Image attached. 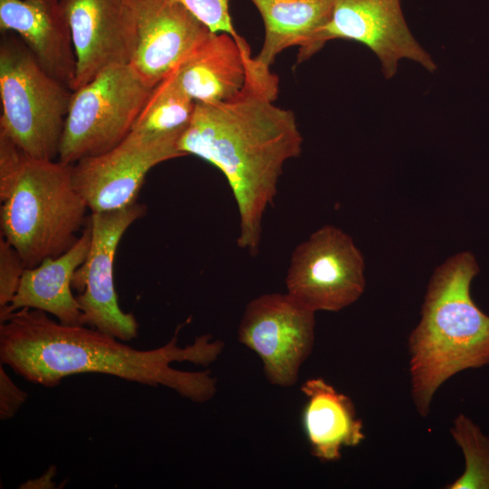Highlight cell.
Instances as JSON below:
<instances>
[{
    "label": "cell",
    "mask_w": 489,
    "mask_h": 489,
    "mask_svg": "<svg viewBox=\"0 0 489 489\" xmlns=\"http://www.w3.org/2000/svg\"><path fill=\"white\" fill-rule=\"evenodd\" d=\"M182 325L164 346L141 350L86 325H67L47 312L22 308L0 320V360L27 381L52 388L69 376L101 373L149 386H164L195 402L216 393L207 370L183 371L170 364L189 361L207 366L223 349L207 334L186 347L177 345Z\"/></svg>",
    "instance_id": "6da1fadb"
},
{
    "label": "cell",
    "mask_w": 489,
    "mask_h": 489,
    "mask_svg": "<svg viewBox=\"0 0 489 489\" xmlns=\"http://www.w3.org/2000/svg\"><path fill=\"white\" fill-rule=\"evenodd\" d=\"M278 78L249 67L245 84L231 100L196 102L177 145L218 168L235 197L240 233L237 244L259 251L262 220L273 202L284 163L302 152L294 113L276 106Z\"/></svg>",
    "instance_id": "7a4b0ae2"
},
{
    "label": "cell",
    "mask_w": 489,
    "mask_h": 489,
    "mask_svg": "<svg viewBox=\"0 0 489 489\" xmlns=\"http://www.w3.org/2000/svg\"><path fill=\"white\" fill-rule=\"evenodd\" d=\"M478 272L474 254L460 252L438 266L428 283L421 319L408 340L411 395L422 417L446 379L489 364V316L470 293Z\"/></svg>",
    "instance_id": "3957f363"
},
{
    "label": "cell",
    "mask_w": 489,
    "mask_h": 489,
    "mask_svg": "<svg viewBox=\"0 0 489 489\" xmlns=\"http://www.w3.org/2000/svg\"><path fill=\"white\" fill-rule=\"evenodd\" d=\"M87 209L73 184L72 165L24 153L14 188L1 206V236L26 268L34 267L78 241Z\"/></svg>",
    "instance_id": "277c9868"
},
{
    "label": "cell",
    "mask_w": 489,
    "mask_h": 489,
    "mask_svg": "<svg viewBox=\"0 0 489 489\" xmlns=\"http://www.w3.org/2000/svg\"><path fill=\"white\" fill-rule=\"evenodd\" d=\"M72 91L51 76L27 46L5 35L0 44V132L29 157L54 160Z\"/></svg>",
    "instance_id": "5b68a950"
},
{
    "label": "cell",
    "mask_w": 489,
    "mask_h": 489,
    "mask_svg": "<svg viewBox=\"0 0 489 489\" xmlns=\"http://www.w3.org/2000/svg\"><path fill=\"white\" fill-rule=\"evenodd\" d=\"M152 89L126 64L110 67L72 91L58 160L72 165L120 143L132 130Z\"/></svg>",
    "instance_id": "8992f818"
},
{
    "label": "cell",
    "mask_w": 489,
    "mask_h": 489,
    "mask_svg": "<svg viewBox=\"0 0 489 489\" xmlns=\"http://www.w3.org/2000/svg\"><path fill=\"white\" fill-rule=\"evenodd\" d=\"M365 262L352 238L326 225L292 252L287 292L313 312H339L355 302L366 285Z\"/></svg>",
    "instance_id": "52a82bcc"
},
{
    "label": "cell",
    "mask_w": 489,
    "mask_h": 489,
    "mask_svg": "<svg viewBox=\"0 0 489 489\" xmlns=\"http://www.w3.org/2000/svg\"><path fill=\"white\" fill-rule=\"evenodd\" d=\"M182 132L149 134L131 130L113 149L72 164L74 187L91 213L115 211L135 204L152 168L186 156L177 145Z\"/></svg>",
    "instance_id": "ba28073f"
},
{
    "label": "cell",
    "mask_w": 489,
    "mask_h": 489,
    "mask_svg": "<svg viewBox=\"0 0 489 489\" xmlns=\"http://www.w3.org/2000/svg\"><path fill=\"white\" fill-rule=\"evenodd\" d=\"M146 212L147 206L136 202L115 211L91 213L90 250L72 278V287L81 292L76 298L83 324L122 341L137 337L139 324L132 313L124 312L119 305L114 257L123 234Z\"/></svg>",
    "instance_id": "9c48e42d"
},
{
    "label": "cell",
    "mask_w": 489,
    "mask_h": 489,
    "mask_svg": "<svg viewBox=\"0 0 489 489\" xmlns=\"http://www.w3.org/2000/svg\"><path fill=\"white\" fill-rule=\"evenodd\" d=\"M315 312L288 292L267 293L245 307L239 341L259 355L268 380L290 387L314 342Z\"/></svg>",
    "instance_id": "30bf717a"
},
{
    "label": "cell",
    "mask_w": 489,
    "mask_h": 489,
    "mask_svg": "<svg viewBox=\"0 0 489 489\" xmlns=\"http://www.w3.org/2000/svg\"><path fill=\"white\" fill-rule=\"evenodd\" d=\"M346 39L363 43L379 58L385 78L398 71V62L409 59L434 72L436 65L412 35L400 0H333L327 24L307 48L298 53L302 62L330 40Z\"/></svg>",
    "instance_id": "8fae6325"
},
{
    "label": "cell",
    "mask_w": 489,
    "mask_h": 489,
    "mask_svg": "<svg viewBox=\"0 0 489 489\" xmlns=\"http://www.w3.org/2000/svg\"><path fill=\"white\" fill-rule=\"evenodd\" d=\"M61 4L75 54L72 91L110 67L130 64L138 33L129 0H61Z\"/></svg>",
    "instance_id": "7c38bea8"
},
{
    "label": "cell",
    "mask_w": 489,
    "mask_h": 489,
    "mask_svg": "<svg viewBox=\"0 0 489 489\" xmlns=\"http://www.w3.org/2000/svg\"><path fill=\"white\" fill-rule=\"evenodd\" d=\"M138 43L130 62L154 88L212 33L178 0H129Z\"/></svg>",
    "instance_id": "4fadbf2b"
},
{
    "label": "cell",
    "mask_w": 489,
    "mask_h": 489,
    "mask_svg": "<svg viewBox=\"0 0 489 489\" xmlns=\"http://www.w3.org/2000/svg\"><path fill=\"white\" fill-rule=\"evenodd\" d=\"M0 29L19 34L43 70L71 89L75 54L61 0H0Z\"/></svg>",
    "instance_id": "5bb4252c"
},
{
    "label": "cell",
    "mask_w": 489,
    "mask_h": 489,
    "mask_svg": "<svg viewBox=\"0 0 489 489\" xmlns=\"http://www.w3.org/2000/svg\"><path fill=\"white\" fill-rule=\"evenodd\" d=\"M253 58L245 41L212 32L178 65L177 79L196 102H223L242 91Z\"/></svg>",
    "instance_id": "9a60e30c"
},
{
    "label": "cell",
    "mask_w": 489,
    "mask_h": 489,
    "mask_svg": "<svg viewBox=\"0 0 489 489\" xmlns=\"http://www.w3.org/2000/svg\"><path fill=\"white\" fill-rule=\"evenodd\" d=\"M91 239L88 224L67 252L46 258L37 266L25 268L17 292L7 309L0 313V320L19 309L31 308L45 312L63 324L84 325L72 284L76 270L88 255Z\"/></svg>",
    "instance_id": "2e32d148"
},
{
    "label": "cell",
    "mask_w": 489,
    "mask_h": 489,
    "mask_svg": "<svg viewBox=\"0 0 489 489\" xmlns=\"http://www.w3.org/2000/svg\"><path fill=\"white\" fill-rule=\"evenodd\" d=\"M306 397L302 427L312 454L321 462L340 458L344 446H356L365 437L362 421L353 402L321 378L307 379L301 387Z\"/></svg>",
    "instance_id": "e0dca14e"
},
{
    "label": "cell",
    "mask_w": 489,
    "mask_h": 489,
    "mask_svg": "<svg viewBox=\"0 0 489 489\" xmlns=\"http://www.w3.org/2000/svg\"><path fill=\"white\" fill-rule=\"evenodd\" d=\"M260 13L264 27V43L253 66L261 73L284 49L302 51L330 19L333 0H250Z\"/></svg>",
    "instance_id": "ac0fdd59"
},
{
    "label": "cell",
    "mask_w": 489,
    "mask_h": 489,
    "mask_svg": "<svg viewBox=\"0 0 489 489\" xmlns=\"http://www.w3.org/2000/svg\"><path fill=\"white\" fill-rule=\"evenodd\" d=\"M177 67L152 89L132 130L169 134L182 132L187 127L195 111L196 101L181 87Z\"/></svg>",
    "instance_id": "d6986e66"
},
{
    "label": "cell",
    "mask_w": 489,
    "mask_h": 489,
    "mask_svg": "<svg viewBox=\"0 0 489 489\" xmlns=\"http://www.w3.org/2000/svg\"><path fill=\"white\" fill-rule=\"evenodd\" d=\"M450 432L465 455V470L446 488L489 489V438L464 415L454 420Z\"/></svg>",
    "instance_id": "ffe728a7"
},
{
    "label": "cell",
    "mask_w": 489,
    "mask_h": 489,
    "mask_svg": "<svg viewBox=\"0 0 489 489\" xmlns=\"http://www.w3.org/2000/svg\"><path fill=\"white\" fill-rule=\"evenodd\" d=\"M25 265L14 246L0 238V313L11 304L17 292Z\"/></svg>",
    "instance_id": "44dd1931"
},
{
    "label": "cell",
    "mask_w": 489,
    "mask_h": 489,
    "mask_svg": "<svg viewBox=\"0 0 489 489\" xmlns=\"http://www.w3.org/2000/svg\"><path fill=\"white\" fill-rule=\"evenodd\" d=\"M24 152L5 134L0 132V200L11 194L20 172Z\"/></svg>",
    "instance_id": "7402d4cb"
},
{
    "label": "cell",
    "mask_w": 489,
    "mask_h": 489,
    "mask_svg": "<svg viewBox=\"0 0 489 489\" xmlns=\"http://www.w3.org/2000/svg\"><path fill=\"white\" fill-rule=\"evenodd\" d=\"M28 394L18 388L0 364V418H12L27 399Z\"/></svg>",
    "instance_id": "603a6c76"
},
{
    "label": "cell",
    "mask_w": 489,
    "mask_h": 489,
    "mask_svg": "<svg viewBox=\"0 0 489 489\" xmlns=\"http://www.w3.org/2000/svg\"><path fill=\"white\" fill-rule=\"evenodd\" d=\"M56 474V469L54 466H51L45 474H43L41 477L30 480L26 482L24 485L21 487L24 488H53L54 485V483L53 481V478L54 477Z\"/></svg>",
    "instance_id": "cb8c5ba5"
}]
</instances>
